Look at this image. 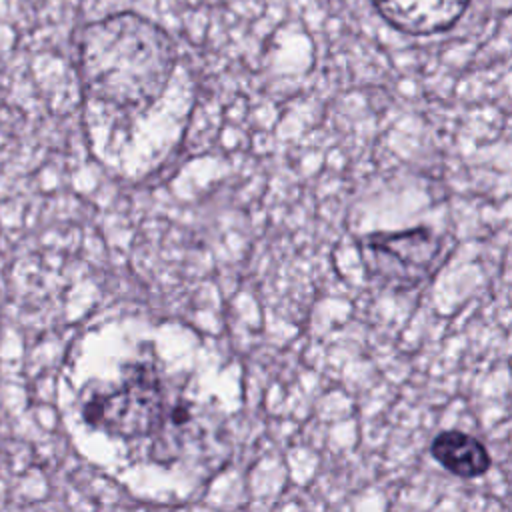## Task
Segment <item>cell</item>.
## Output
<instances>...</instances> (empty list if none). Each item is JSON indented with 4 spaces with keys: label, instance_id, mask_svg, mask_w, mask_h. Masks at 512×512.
Here are the masks:
<instances>
[{
    "label": "cell",
    "instance_id": "obj_1",
    "mask_svg": "<svg viewBox=\"0 0 512 512\" xmlns=\"http://www.w3.org/2000/svg\"><path fill=\"white\" fill-rule=\"evenodd\" d=\"M176 68L172 38L132 12L90 24L80 40L86 96L136 126L174 90Z\"/></svg>",
    "mask_w": 512,
    "mask_h": 512
},
{
    "label": "cell",
    "instance_id": "obj_5",
    "mask_svg": "<svg viewBox=\"0 0 512 512\" xmlns=\"http://www.w3.org/2000/svg\"><path fill=\"white\" fill-rule=\"evenodd\" d=\"M432 458L458 478H478L488 472L492 460L486 446L462 430H444L430 442Z\"/></svg>",
    "mask_w": 512,
    "mask_h": 512
},
{
    "label": "cell",
    "instance_id": "obj_3",
    "mask_svg": "<svg viewBox=\"0 0 512 512\" xmlns=\"http://www.w3.org/2000/svg\"><path fill=\"white\" fill-rule=\"evenodd\" d=\"M440 250V242L428 230L374 234L366 242L372 274L400 288L414 286L430 276Z\"/></svg>",
    "mask_w": 512,
    "mask_h": 512
},
{
    "label": "cell",
    "instance_id": "obj_4",
    "mask_svg": "<svg viewBox=\"0 0 512 512\" xmlns=\"http://www.w3.org/2000/svg\"><path fill=\"white\" fill-rule=\"evenodd\" d=\"M470 0H374L378 12L410 34H434L450 28Z\"/></svg>",
    "mask_w": 512,
    "mask_h": 512
},
{
    "label": "cell",
    "instance_id": "obj_2",
    "mask_svg": "<svg viewBox=\"0 0 512 512\" xmlns=\"http://www.w3.org/2000/svg\"><path fill=\"white\" fill-rule=\"evenodd\" d=\"M166 388L160 376L146 364L130 366L124 382L102 394H94L82 408L84 420L98 430L122 438L160 434L168 424Z\"/></svg>",
    "mask_w": 512,
    "mask_h": 512
}]
</instances>
